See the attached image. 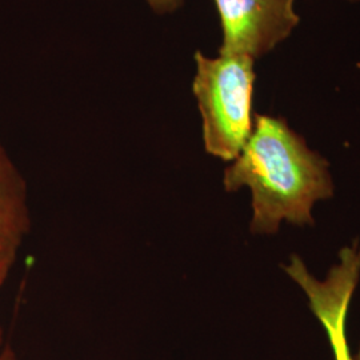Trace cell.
<instances>
[{
    "instance_id": "obj_1",
    "label": "cell",
    "mask_w": 360,
    "mask_h": 360,
    "mask_svg": "<svg viewBox=\"0 0 360 360\" xmlns=\"http://www.w3.org/2000/svg\"><path fill=\"white\" fill-rule=\"evenodd\" d=\"M223 184L235 193L251 190L250 230L272 235L283 220L312 226L315 202L334 193L328 163L309 148L304 139L281 117L255 115L254 129L243 150L226 168Z\"/></svg>"
},
{
    "instance_id": "obj_2",
    "label": "cell",
    "mask_w": 360,
    "mask_h": 360,
    "mask_svg": "<svg viewBox=\"0 0 360 360\" xmlns=\"http://www.w3.org/2000/svg\"><path fill=\"white\" fill-rule=\"evenodd\" d=\"M195 63L193 91L203 122L206 151L232 162L254 129V59L238 55L208 58L198 51Z\"/></svg>"
},
{
    "instance_id": "obj_3",
    "label": "cell",
    "mask_w": 360,
    "mask_h": 360,
    "mask_svg": "<svg viewBox=\"0 0 360 360\" xmlns=\"http://www.w3.org/2000/svg\"><path fill=\"white\" fill-rule=\"evenodd\" d=\"M285 274L300 285L309 297V309L327 334L335 360H355L346 338V319L351 297L360 279V245L355 243L339 252V263L319 281L309 274L304 262L294 255L284 267Z\"/></svg>"
},
{
    "instance_id": "obj_4",
    "label": "cell",
    "mask_w": 360,
    "mask_h": 360,
    "mask_svg": "<svg viewBox=\"0 0 360 360\" xmlns=\"http://www.w3.org/2000/svg\"><path fill=\"white\" fill-rule=\"evenodd\" d=\"M223 30L220 55L257 59L284 39L299 23L295 0H215Z\"/></svg>"
},
{
    "instance_id": "obj_5",
    "label": "cell",
    "mask_w": 360,
    "mask_h": 360,
    "mask_svg": "<svg viewBox=\"0 0 360 360\" xmlns=\"http://www.w3.org/2000/svg\"><path fill=\"white\" fill-rule=\"evenodd\" d=\"M30 226L26 181L0 143V250L18 251Z\"/></svg>"
},
{
    "instance_id": "obj_6",
    "label": "cell",
    "mask_w": 360,
    "mask_h": 360,
    "mask_svg": "<svg viewBox=\"0 0 360 360\" xmlns=\"http://www.w3.org/2000/svg\"><path fill=\"white\" fill-rule=\"evenodd\" d=\"M18 251H10V250H0V288L6 282L13 262L16 259ZM0 360H10V354L3 352V331L0 327Z\"/></svg>"
},
{
    "instance_id": "obj_7",
    "label": "cell",
    "mask_w": 360,
    "mask_h": 360,
    "mask_svg": "<svg viewBox=\"0 0 360 360\" xmlns=\"http://www.w3.org/2000/svg\"><path fill=\"white\" fill-rule=\"evenodd\" d=\"M153 11L156 13H169L179 10L183 0H147Z\"/></svg>"
},
{
    "instance_id": "obj_8",
    "label": "cell",
    "mask_w": 360,
    "mask_h": 360,
    "mask_svg": "<svg viewBox=\"0 0 360 360\" xmlns=\"http://www.w3.org/2000/svg\"><path fill=\"white\" fill-rule=\"evenodd\" d=\"M354 359L360 360V347H359V351H358V354H356V356H355V358H354Z\"/></svg>"
}]
</instances>
